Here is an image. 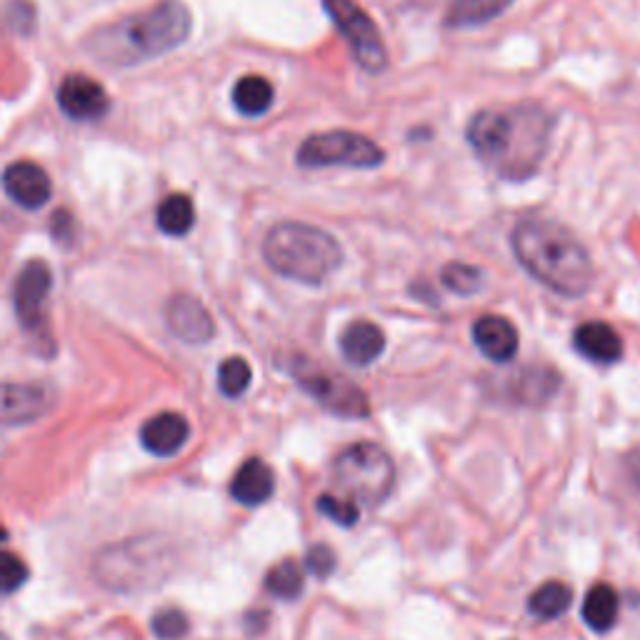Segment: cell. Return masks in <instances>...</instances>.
Masks as SVG:
<instances>
[{"mask_svg": "<svg viewBox=\"0 0 640 640\" xmlns=\"http://www.w3.org/2000/svg\"><path fill=\"white\" fill-rule=\"evenodd\" d=\"M573 346L590 363L598 366H613L623 358V338L618 336L613 326L603 323V320H590L576 328Z\"/></svg>", "mask_w": 640, "mask_h": 640, "instance_id": "obj_17", "label": "cell"}, {"mask_svg": "<svg viewBox=\"0 0 640 640\" xmlns=\"http://www.w3.org/2000/svg\"><path fill=\"white\" fill-rule=\"evenodd\" d=\"M193 28L190 10L180 0H160L153 8L96 30L86 40L90 58L110 68H130L166 56L186 43Z\"/></svg>", "mask_w": 640, "mask_h": 640, "instance_id": "obj_3", "label": "cell"}, {"mask_svg": "<svg viewBox=\"0 0 640 640\" xmlns=\"http://www.w3.org/2000/svg\"><path fill=\"white\" fill-rule=\"evenodd\" d=\"M440 280H443V286L448 290H453L458 296H470V293H478L480 288H483V270L476 268V266H468V263H446L443 270H440Z\"/></svg>", "mask_w": 640, "mask_h": 640, "instance_id": "obj_28", "label": "cell"}, {"mask_svg": "<svg viewBox=\"0 0 640 640\" xmlns=\"http://www.w3.org/2000/svg\"><path fill=\"white\" fill-rule=\"evenodd\" d=\"M573 603V590L563 580H548L528 598V613L538 620H556L568 613Z\"/></svg>", "mask_w": 640, "mask_h": 640, "instance_id": "obj_25", "label": "cell"}, {"mask_svg": "<svg viewBox=\"0 0 640 640\" xmlns=\"http://www.w3.org/2000/svg\"><path fill=\"white\" fill-rule=\"evenodd\" d=\"M28 580V568L13 553L0 550V596H10Z\"/></svg>", "mask_w": 640, "mask_h": 640, "instance_id": "obj_31", "label": "cell"}, {"mask_svg": "<svg viewBox=\"0 0 640 640\" xmlns=\"http://www.w3.org/2000/svg\"><path fill=\"white\" fill-rule=\"evenodd\" d=\"M263 258L278 276L303 286H320L343 263V248L323 228L286 220L268 230Z\"/></svg>", "mask_w": 640, "mask_h": 640, "instance_id": "obj_4", "label": "cell"}, {"mask_svg": "<svg viewBox=\"0 0 640 640\" xmlns=\"http://www.w3.org/2000/svg\"><path fill=\"white\" fill-rule=\"evenodd\" d=\"M166 323L170 333L190 346H203L216 336L213 316L196 296L176 293L166 306Z\"/></svg>", "mask_w": 640, "mask_h": 640, "instance_id": "obj_12", "label": "cell"}, {"mask_svg": "<svg viewBox=\"0 0 640 640\" xmlns=\"http://www.w3.org/2000/svg\"><path fill=\"white\" fill-rule=\"evenodd\" d=\"M466 138L483 166L506 180L536 176L550 143V116L536 103L486 108L470 118Z\"/></svg>", "mask_w": 640, "mask_h": 640, "instance_id": "obj_1", "label": "cell"}, {"mask_svg": "<svg viewBox=\"0 0 640 640\" xmlns=\"http://www.w3.org/2000/svg\"><path fill=\"white\" fill-rule=\"evenodd\" d=\"M156 223L158 230L166 236H188L190 228L196 226V206L186 193L168 196L163 203L156 210Z\"/></svg>", "mask_w": 640, "mask_h": 640, "instance_id": "obj_24", "label": "cell"}, {"mask_svg": "<svg viewBox=\"0 0 640 640\" xmlns=\"http://www.w3.org/2000/svg\"><path fill=\"white\" fill-rule=\"evenodd\" d=\"M3 188L8 198L26 210H40L53 196L50 176L33 160L10 163L3 173Z\"/></svg>", "mask_w": 640, "mask_h": 640, "instance_id": "obj_14", "label": "cell"}, {"mask_svg": "<svg viewBox=\"0 0 640 640\" xmlns=\"http://www.w3.org/2000/svg\"><path fill=\"white\" fill-rule=\"evenodd\" d=\"M508 388H513V398H518V403L540 406L556 396L560 376L553 368H520L518 378L513 383H508Z\"/></svg>", "mask_w": 640, "mask_h": 640, "instance_id": "obj_20", "label": "cell"}, {"mask_svg": "<svg viewBox=\"0 0 640 640\" xmlns=\"http://www.w3.org/2000/svg\"><path fill=\"white\" fill-rule=\"evenodd\" d=\"M276 100V90L263 76L240 78L233 88V106L240 116L258 118L270 110Z\"/></svg>", "mask_w": 640, "mask_h": 640, "instance_id": "obj_22", "label": "cell"}, {"mask_svg": "<svg viewBox=\"0 0 640 640\" xmlns=\"http://www.w3.org/2000/svg\"><path fill=\"white\" fill-rule=\"evenodd\" d=\"M470 333L476 348L493 363H510L518 353V330L503 316H480Z\"/></svg>", "mask_w": 640, "mask_h": 640, "instance_id": "obj_15", "label": "cell"}, {"mask_svg": "<svg viewBox=\"0 0 640 640\" xmlns=\"http://www.w3.org/2000/svg\"><path fill=\"white\" fill-rule=\"evenodd\" d=\"M290 373L298 380V386L313 396L328 413L340 418H368L370 403L363 390L353 380L316 366L308 358L290 360Z\"/></svg>", "mask_w": 640, "mask_h": 640, "instance_id": "obj_8", "label": "cell"}, {"mask_svg": "<svg viewBox=\"0 0 640 640\" xmlns=\"http://www.w3.org/2000/svg\"><path fill=\"white\" fill-rule=\"evenodd\" d=\"M323 8L328 18L336 23L338 33L348 40L356 63L363 68L366 73H380V70H386V43L378 33L373 18H370L356 0H323Z\"/></svg>", "mask_w": 640, "mask_h": 640, "instance_id": "obj_9", "label": "cell"}, {"mask_svg": "<svg viewBox=\"0 0 640 640\" xmlns=\"http://www.w3.org/2000/svg\"><path fill=\"white\" fill-rule=\"evenodd\" d=\"M150 628H153L156 638L160 640H180L190 630V623L183 610L166 608L153 616V620H150Z\"/></svg>", "mask_w": 640, "mask_h": 640, "instance_id": "obj_30", "label": "cell"}, {"mask_svg": "<svg viewBox=\"0 0 640 640\" xmlns=\"http://www.w3.org/2000/svg\"><path fill=\"white\" fill-rule=\"evenodd\" d=\"M0 640H8V638H6V636H3V633H0Z\"/></svg>", "mask_w": 640, "mask_h": 640, "instance_id": "obj_35", "label": "cell"}, {"mask_svg": "<svg viewBox=\"0 0 640 640\" xmlns=\"http://www.w3.org/2000/svg\"><path fill=\"white\" fill-rule=\"evenodd\" d=\"M386 160L383 148L353 130H328L306 138L298 148L300 168H378Z\"/></svg>", "mask_w": 640, "mask_h": 640, "instance_id": "obj_7", "label": "cell"}, {"mask_svg": "<svg viewBox=\"0 0 640 640\" xmlns=\"http://www.w3.org/2000/svg\"><path fill=\"white\" fill-rule=\"evenodd\" d=\"M273 493L276 476L266 460L260 458H248L233 476V483H230V496H233V500H238L240 506L248 508L263 506Z\"/></svg>", "mask_w": 640, "mask_h": 640, "instance_id": "obj_18", "label": "cell"}, {"mask_svg": "<svg viewBox=\"0 0 640 640\" xmlns=\"http://www.w3.org/2000/svg\"><path fill=\"white\" fill-rule=\"evenodd\" d=\"M6 538H8V533H6V530H3V528H0V543H3V540H6Z\"/></svg>", "mask_w": 640, "mask_h": 640, "instance_id": "obj_34", "label": "cell"}, {"mask_svg": "<svg viewBox=\"0 0 640 640\" xmlns=\"http://www.w3.org/2000/svg\"><path fill=\"white\" fill-rule=\"evenodd\" d=\"M340 350L350 366L366 368L383 356L386 333L370 320H353L340 336Z\"/></svg>", "mask_w": 640, "mask_h": 640, "instance_id": "obj_19", "label": "cell"}, {"mask_svg": "<svg viewBox=\"0 0 640 640\" xmlns=\"http://www.w3.org/2000/svg\"><path fill=\"white\" fill-rule=\"evenodd\" d=\"M306 588V576L293 558L280 560L266 576V590L280 600H296Z\"/></svg>", "mask_w": 640, "mask_h": 640, "instance_id": "obj_26", "label": "cell"}, {"mask_svg": "<svg viewBox=\"0 0 640 640\" xmlns=\"http://www.w3.org/2000/svg\"><path fill=\"white\" fill-rule=\"evenodd\" d=\"M170 573V546L163 538H130L108 546L93 560L100 586L116 593H138L163 583Z\"/></svg>", "mask_w": 640, "mask_h": 640, "instance_id": "obj_5", "label": "cell"}, {"mask_svg": "<svg viewBox=\"0 0 640 640\" xmlns=\"http://www.w3.org/2000/svg\"><path fill=\"white\" fill-rule=\"evenodd\" d=\"M250 380H253V370H250L248 360L233 356L226 358L218 368V388L226 398H240L250 388Z\"/></svg>", "mask_w": 640, "mask_h": 640, "instance_id": "obj_27", "label": "cell"}, {"mask_svg": "<svg viewBox=\"0 0 640 640\" xmlns=\"http://www.w3.org/2000/svg\"><path fill=\"white\" fill-rule=\"evenodd\" d=\"M58 106L73 120H98L108 113L110 98L106 88L83 73H70L58 86Z\"/></svg>", "mask_w": 640, "mask_h": 640, "instance_id": "obj_13", "label": "cell"}, {"mask_svg": "<svg viewBox=\"0 0 640 640\" xmlns=\"http://www.w3.org/2000/svg\"><path fill=\"white\" fill-rule=\"evenodd\" d=\"M318 510L326 518L333 520V523L343 526V528H353L360 520V508L356 500H346V498H336V496H320L318 498Z\"/></svg>", "mask_w": 640, "mask_h": 640, "instance_id": "obj_29", "label": "cell"}, {"mask_svg": "<svg viewBox=\"0 0 640 640\" xmlns=\"http://www.w3.org/2000/svg\"><path fill=\"white\" fill-rule=\"evenodd\" d=\"M188 438H190L188 420L180 413H170V410L153 416L143 428H140V443H143L150 456L158 458L176 456L178 450L188 443Z\"/></svg>", "mask_w": 640, "mask_h": 640, "instance_id": "obj_16", "label": "cell"}, {"mask_svg": "<svg viewBox=\"0 0 640 640\" xmlns=\"http://www.w3.org/2000/svg\"><path fill=\"white\" fill-rule=\"evenodd\" d=\"M76 233V220L68 210H58L53 216V238L60 240V243H68L70 238Z\"/></svg>", "mask_w": 640, "mask_h": 640, "instance_id": "obj_33", "label": "cell"}, {"mask_svg": "<svg viewBox=\"0 0 640 640\" xmlns=\"http://www.w3.org/2000/svg\"><path fill=\"white\" fill-rule=\"evenodd\" d=\"M333 478L356 503L380 506L396 486V463L383 446L363 440L336 458Z\"/></svg>", "mask_w": 640, "mask_h": 640, "instance_id": "obj_6", "label": "cell"}, {"mask_svg": "<svg viewBox=\"0 0 640 640\" xmlns=\"http://www.w3.org/2000/svg\"><path fill=\"white\" fill-rule=\"evenodd\" d=\"M618 616L620 598L616 588H610L608 583H598L588 590L583 600V620L590 630L608 633V630L618 623Z\"/></svg>", "mask_w": 640, "mask_h": 640, "instance_id": "obj_21", "label": "cell"}, {"mask_svg": "<svg viewBox=\"0 0 640 640\" xmlns=\"http://www.w3.org/2000/svg\"><path fill=\"white\" fill-rule=\"evenodd\" d=\"M50 288H53V273H50L43 260H30L18 273L13 303L18 320L26 328L36 330L43 323V306L50 296Z\"/></svg>", "mask_w": 640, "mask_h": 640, "instance_id": "obj_10", "label": "cell"}, {"mask_svg": "<svg viewBox=\"0 0 640 640\" xmlns=\"http://www.w3.org/2000/svg\"><path fill=\"white\" fill-rule=\"evenodd\" d=\"M513 0H450L446 26L448 28H473L498 18Z\"/></svg>", "mask_w": 640, "mask_h": 640, "instance_id": "obj_23", "label": "cell"}, {"mask_svg": "<svg viewBox=\"0 0 640 640\" xmlns=\"http://www.w3.org/2000/svg\"><path fill=\"white\" fill-rule=\"evenodd\" d=\"M306 568L316 578H328L336 570V553L328 546H313L306 556Z\"/></svg>", "mask_w": 640, "mask_h": 640, "instance_id": "obj_32", "label": "cell"}, {"mask_svg": "<svg viewBox=\"0 0 640 640\" xmlns=\"http://www.w3.org/2000/svg\"><path fill=\"white\" fill-rule=\"evenodd\" d=\"M518 263L540 286L563 298H580L593 283V260L573 230L550 218L518 220L510 236Z\"/></svg>", "mask_w": 640, "mask_h": 640, "instance_id": "obj_2", "label": "cell"}, {"mask_svg": "<svg viewBox=\"0 0 640 640\" xmlns=\"http://www.w3.org/2000/svg\"><path fill=\"white\" fill-rule=\"evenodd\" d=\"M53 408V393L43 383H0V426H26Z\"/></svg>", "mask_w": 640, "mask_h": 640, "instance_id": "obj_11", "label": "cell"}]
</instances>
